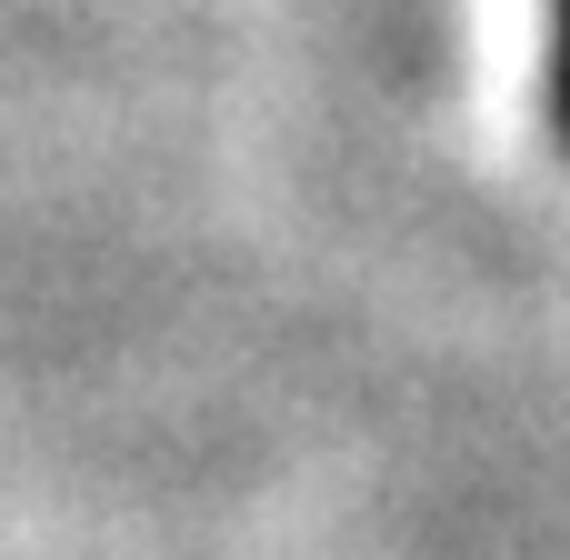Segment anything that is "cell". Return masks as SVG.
<instances>
[{"label":"cell","mask_w":570,"mask_h":560,"mask_svg":"<svg viewBox=\"0 0 570 560\" xmlns=\"http://www.w3.org/2000/svg\"><path fill=\"white\" fill-rule=\"evenodd\" d=\"M561 120H570V0H561Z\"/></svg>","instance_id":"6da1fadb"}]
</instances>
